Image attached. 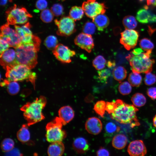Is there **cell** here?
<instances>
[{
  "label": "cell",
  "mask_w": 156,
  "mask_h": 156,
  "mask_svg": "<svg viewBox=\"0 0 156 156\" xmlns=\"http://www.w3.org/2000/svg\"><path fill=\"white\" fill-rule=\"evenodd\" d=\"M96 155L98 156H108L109 153L107 149L101 147L97 151Z\"/></svg>",
  "instance_id": "obj_47"
},
{
  "label": "cell",
  "mask_w": 156,
  "mask_h": 156,
  "mask_svg": "<svg viewBox=\"0 0 156 156\" xmlns=\"http://www.w3.org/2000/svg\"><path fill=\"white\" fill-rule=\"evenodd\" d=\"M106 65L109 68H111L115 66V63L114 61H109L106 63Z\"/></svg>",
  "instance_id": "obj_51"
},
{
  "label": "cell",
  "mask_w": 156,
  "mask_h": 156,
  "mask_svg": "<svg viewBox=\"0 0 156 156\" xmlns=\"http://www.w3.org/2000/svg\"><path fill=\"white\" fill-rule=\"evenodd\" d=\"M136 18L137 20L142 23L156 22V15L150 13L145 8L140 9L138 11Z\"/></svg>",
  "instance_id": "obj_17"
},
{
  "label": "cell",
  "mask_w": 156,
  "mask_h": 156,
  "mask_svg": "<svg viewBox=\"0 0 156 156\" xmlns=\"http://www.w3.org/2000/svg\"><path fill=\"white\" fill-rule=\"evenodd\" d=\"M82 8L86 15L92 19L99 14H104L107 8L104 3L96 0H87L83 3Z\"/></svg>",
  "instance_id": "obj_10"
},
{
  "label": "cell",
  "mask_w": 156,
  "mask_h": 156,
  "mask_svg": "<svg viewBox=\"0 0 156 156\" xmlns=\"http://www.w3.org/2000/svg\"><path fill=\"white\" fill-rule=\"evenodd\" d=\"M85 128L90 133L96 135L101 131L102 124L101 120L95 117H91L88 119L85 123Z\"/></svg>",
  "instance_id": "obj_16"
},
{
  "label": "cell",
  "mask_w": 156,
  "mask_h": 156,
  "mask_svg": "<svg viewBox=\"0 0 156 156\" xmlns=\"http://www.w3.org/2000/svg\"><path fill=\"white\" fill-rule=\"evenodd\" d=\"M14 142L10 138H5L2 141L1 147L2 151L4 152H8L12 150L14 147Z\"/></svg>",
  "instance_id": "obj_32"
},
{
  "label": "cell",
  "mask_w": 156,
  "mask_h": 156,
  "mask_svg": "<svg viewBox=\"0 0 156 156\" xmlns=\"http://www.w3.org/2000/svg\"><path fill=\"white\" fill-rule=\"evenodd\" d=\"M127 140L126 137L124 134H119L115 136L113 138L112 144L115 148L121 149L126 145Z\"/></svg>",
  "instance_id": "obj_22"
},
{
  "label": "cell",
  "mask_w": 156,
  "mask_h": 156,
  "mask_svg": "<svg viewBox=\"0 0 156 156\" xmlns=\"http://www.w3.org/2000/svg\"><path fill=\"white\" fill-rule=\"evenodd\" d=\"M151 50L134 55L131 53L126 58L129 62L132 72L139 73L151 72L155 61L151 58Z\"/></svg>",
  "instance_id": "obj_4"
},
{
  "label": "cell",
  "mask_w": 156,
  "mask_h": 156,
  "mask_svg": "<svg viewBox=\"0 0 156 156\" xmlns=\"http://www.w3.org/2000/svg\"><path fill=\"white\" fill-rule=\"evenodd\" d=\"M6 80L7 91L8 93L11 95L17 94L20 90L18 83L17 81H9L7 79Z\"/></svg>",
  "instance_id": "obj_29"
},
{
  "label": "cell",
  "mask_w": 156,
  "mask_h": 156,
  "mask_svg": "<svg viewBox=\"0 0 156 156\" xmlns=\"http://www.w3.org/2000/svg\"><path fill=\"white\" fill-rule=\"evenodd\" d=\"M5 76L9 81H29L34 85L36 78L35 73L24 64H18L11 67H7Z\"/></svg>",
  "instance_id": "obj_5"
},
{
  "label": "cell",
  "mask_w": 156,
  "mask_h": 156,
  "mask_svg": "<svg viewBox=\"0 0 156 156\" xmlns=\"http://www.w3.org/2000/svg\"><path fill=\"white\" fill-rule=\"evenodd\" d=\"M54 15L51 10L49 9H46L43 10L41 12L40 18L43 22L49 23L53 20Z\"/></svg>",
  "instance_id": "obj_34"
},
{
  "label": "cell",
  "mask_w": 156,
  "mask_h": 156,
  "mask_svg": "<svg viewBox=\"0 0 156 156\" xmlns=\"http://www.w3.org/2000/svg\"><path fill=\"white\" fill-rule=\"evenodd\" d=\"M92 19L93 22L100 31L103 30L108 26L109 23L108 18L104 14H99Z\"/></svg>",
  "instance_id": "obj_21"
},
{
  "label": "cell",
  "mask_w": 156,
  "mask_h": 156,
  "mask_svg": "<svg viewBox=\"0 0 156 156\" xmlns=\"http://www.w3.org/2000/svg\"><path fill=\"white\" fill-rule=\"evenodd\" d=\"M74 115L73 109L69 106H63L58 111L59 117L62 120L64 125L70 121L74 118Z\"/></svg>",
  "instance_id": "obj_18"
},
{
  "label": "cell",
  "mask_w": 156,
  "mask_h": 156,
  "mask_svg": "<svg viewBox=\"0 0 156 156\" xmlns=\"http://www.w3.org/2000/svg\"><path fill=\"white\" fill-rule=\"evenodd\" d=\"M115 107L113 112L110 114L111 118L123 124H130L132 127L140 125L136 112L138 109L135 106L128 104L120 99L115 102Z\"/></svg>",
  "instance_id": "obj_1"
},
{
  "label": "cell",
  "mask_w": 156,
  "mask_h": 156,
  "mask_svg": "<svg viewBox=\"0 0 156 156\" xmlns=\"http://www.w3.org/2000/svg\"><path fill=\"white\" fill-rule=\"evenodd\" d=\"M7 23L11 25L26 23L32 16L24 7H18L16 5L6 12Z\"/></svg>",
  "instance_id": "obj_7"
},
{
  "label": "cell",
  "mask_w": 156,
  "mask_h": 156,
  "mask_svg": "<svg viewBox=\"0 0 156 156\" xmlns=\"http://www.w3.org/2000/svg\"><path fill=\"white\" fill-rule=\"evenodd\" d=\"M31 27V25L29 22L26 23L25 24L21 27L22 29L26 34H33L30 29Z\"/></svg>",
  "instance_id": "obj_46"
},
{
  "label": "cell",
  "mask_w": 156,
  "mask_h": 156,
  "mask_svg": "<svg viewBox=\"0 0 156 156\" xmlns=\"http://www.w3.org/2000/svg\"><path fill=\"white\" fill-rule=\"evenodd\" d=\"M84 12L82 7L77 6L72 7L69 13V16L74 21L80 20L83 17Z\"/></svg>",
  "instance_id": "obj_24"
},
{
  "label": "cell",
  "mask_w": 156,
  "mask_h": 156,
  "mask_svg": "<svg viewBox=\"0 0 156 156\" xmlns=\"http://www.w3.org/2000/svg\"><path fill=\"white\" fill-rule=\"evenodd\" d=\"M106 105V103L101 100L97 101L94 106V109L95 112L102 117H104Z\"/></svg>",
  "instance_id": "obj_33"
},
{
  "label": "cell",
  "mask_w": 156,
  "mask_h": 156,
  "mask_svg": "<svg viewBox=\"0 0 156 156\" xmlns=\"http://www.w3.org/2000/svg\"><path fill=\"white\" fill-rule=\"evenodd\" d=\"M73 147L78 153H83L87 151L89 146L87 140L82 137L76 138L73 141Z\"/></svg>",
  "instance_id": "obj_20"
},
{
  "label": "cell",
  "mask_w": 156,
  "mask_h": 156,
  "mask_svg": "<svg viewBox=\"0 0 156 156\" xmlns=\"http://www.w3.org/2000/svg\"><path fill=\"white\" fill-rule=\"evenodd\" d=\"M75 44L88 53H90L94 46V40L91 35L84 33H80L74 39Z\"/></svg>",
  "instance_id": "obj_13"
},
{
  "label": "cell",
  "mask_w": 156,
  "mask_h": 156,
  "mask_svg": "<svg viewBox=\"0 0 156 156\" xmlns=\"http://www.w3.org/2000/svg\"><path fill=\"white\" fill-rule=\"evenodd\" d=\"M154 126L156 127V115L154 117L153 120Z\"/></svg>",
  "instance_id": "obj_53"
},
{
  "label": "cell",
  "mask_w": 156,
  "mask_h": 156,
  "mask_svg": "<svg viewBox=\"0 0 156 156\" xmlns=\"http://www.w3.org/2000/svg\"><path fill=\"white\" fill-rule=\"evenodd\" d=\"M96 26L93 22H87L83 26L82 30L83 32L91 35L94 33L96 30Z\"/></svg>",
  "instance_id": "obj_37"
},
{
  "label": "cell",
  "mask_w": 156,
  "mask_h": 156,
  "mask_svg": "<svg viewBox=\"0 0 156 156\" xmlns=\"http://www.w3.org/2000/svg\"><path fill=\"white\" fill-rule=\"evenodd\" d=\"M51 10L54 15L59 16L63 14L64 8L62 5L60 3L53 4L51 8Z\"/></svg>",
  "instance_id": "obj_39"
},
{
  "label": "cell",
  "mask_w": 156,
  "mask_h": 156,
  "mask_svg": "<svg viewBox=\"0 0 156 156\" xmlns=\"http://www.w3.org/2000/svg\"><path fill=\"white\" fill-rule=\"evenodd\" d=\"M0 64L5 69L18 64V63L15 50L8 49L0 54Z\"/></svg>",
  "instance_id": "obj_14"
},
{
  "label": "cell",
  "mask_w": 156,
  "mask_h": 156,
  "mask_svg": "<svg viewBox=\"0 0 156 156\" xmlns=\"http://www.w3.org/2000/svg\"><path fill=\"white\" fill-rule=\"evenodd\" d=\"M131 101L134 105L137 107L144 106L146 102L145 96L142 94L139 93L133 94L131 98Z\"/></svg>",
  "instance_id": "obj_27"
},
{
  "label": "cell",
  "mask_w": 156,
  "mask_h": 156,
  "mask_svg": "<svg viewBox=\"0 0 156 156\" xmlns=\"http://www.w3.org/2000/svg\"><path fill=\"white\" fill-rule=\"evenodd\" d=\"M48 3L46 0H38L36 3V7L38 10H43L46 8Z\"/></svg>",
  "instance_id": "obj_42"
},
{
  "label": "cell",
  "mask_w": 156,
  "mask_h": 156,
  "mask_svg": "<svg viewBox=\"0 0 156 156\" xmlns=\"http://www.w3.org/2000/svg\"><path fill=\"white\" fill-rule=\"evenodd\" d=\"M139 45L141 48L145 51L151 50L154 48V44L149 39L144 38L140 41Z\"/></svg>",
  "instance_id": "obj_35"
},
{
  "label": "cell",
  "mask_w": 156,
  "mask_h": 156,
  "mask_svg": "<svg viewBox=\"0 0 156 156\" xmlns=\"http://www.w3.org/2000/svg\"><path fill=\"white\" fill-rule=\"evenodd\" d=\"M147 3L148 6H156V0H147Z\"/></svg>",
  "instance_id": "obj_49"
},
{
  "label": "cell",
  "mask_w": 156,
  "mask_h": 156,
  "mask_svg": "<svg viewBox=\"0 0 156 156\" xmlns=\"http://www.w3.org/2000/svg\"><path fill=\"white\" fill-rule=\"evenodd\" d=\"M115 107V102H106L105 110L110 114L113 112Z\"/></svg>",
  "instance_id": "obj_43"
},
{
  "label": "cell",
  "mask_w": 156,
  "mask_h": 156,
  "mask_svg": "<svg viewBox=\"0 0 156 156\" xmlns=\"http://www.w3.org/2000/svg\"><path fill=\"white\" fill-rule=\"evenodd\" d=\"M98 78L103 82H106L111 75L110 71L108 69H102L98 72Z\"/></svg>",
  "instance_id": "obj_40"
},
{
  "label": "cell",
  "mask_w": 156,
  "mask_h": 156,
  "mask_svg": "<svg viewBox=\"0 0 156 156\" xmlns=\"http://www.w3.org/2000/svg\"><path fill=\"white\" fill-rule=\"evenodd\" d=\"M127 151L132 156H143L147 153L146 147L141 140H135L131 142L128 146Z\"/></svg>",
  "instance_id": "obj_15"
},
{
  "label": "cell",
  "mask_w": 156,
  "mask_h": 156,
  "mask_svg": "<svg viewBox=\"0 0 156 156\" xmlns=\"http://www.w3.org/2000/svg\"><path fill=\"white\" fill-rule=\"evenodd\" d=\"M53 51L56 59L65 63H70L72 57L76 54L75 51L61 44H58Z\"/></svg>",
  "instance_id": "obj_12"
},
{
  "label": "cell",
  "mask_w": 156,
  "mask_h": 156,
  "mask_svg": "<svg viewBox=\"0 0 156 156\" xmlns=\"http://www.w3.org/2000/svg\"><path fill=\"white\" fill-rule=\"evenodd\" d=\"M54 22L58 27L57 34L58 35L68 36L76 31L74 21L69 16L62 17L59 20L56 19Z\"/></svg>",
  "instance_id": "obj_8"
},
{
  "label": "cell",
  "mask_w": 156,
  "mask_h": 156,
  "mask_svg": "<svg viewBox=\"0 0 156 156\" xmlns=\"http://www.w3.org/2000/svg\"><path fill=\"white\" fill-rule=\"evenodd\" d=\"M146 93L147 95L152 99H156V87L149 88L147 89Z\"/></svg>",
  "instance_id": "obj_44"
},
{
  "label": "cell",
  "mask_w": 156,
  "mask_h": 156,
  "mask_svg": "<svg viewBox=\"0 0 156 156\" xmlns=\"http://www.w3.org/2000/svg\"><path fill=\"white\" fill-rule=\"evenodd\" d=\"M156 81L155 75L151 72L146 73L144 78L145 83L147 85L150 86L154 84Z\"/></svg>",
  "instance_id": "obj_41"
},
{
  "label": "cell",
  "mask_w": 156,
  "mask_h": 156,
  "mask_svg": "<svg viewBox=\"0 0 156 156\" xmlns=\"http://www.w3.org/2000/svg\"><path fill=\"white\" fill-rule=\"evenodd\" d=\"M128 81L131 86L133 87H138L141 84L142 77L139 73L132 72L129 75Z\"/></svg>",
  "instance_id": "obj_28"
},
{
  "label": "cell",
  "mask_w": 156,
  "mask_h": 156,
  "mask_svg": "<svg viewBox=\"0 0 156 156\" xmlns=\"http://www.w3.org/2000/svg\"><path fill=\"white\" fill-rule=\"evenodd\" d=\"M112 74L114 79L117 81H121L126 78L127 71L123 67L119 66L114 69Z\"/></svg>",
  "instance_id": "obj_25"
},
{
  "label": "cell",
  "mask_w": 156,
  "mask_h": 156,
  "mask_svg": "<svg viewBox=\"0 0 156 156\" xmlns=\"http://www.w3.org/2000/svg\"><path fill=\"white\" fill-rule=\"evenodd\" d=\"M27 124H23L16 134L18 140L23 143L27 142L30 138V134L28 129Z\"/></svg>",
  "instance_id": "obj_23"
},
{
  "label": "cell",
  "mask_w": 156,
  "mask_h": 156,
  "mask_svg": "<svg viewBox=\"0 0 156 156\" xmlns=\"http://www.w3.org/2000/svg\"><path fill=\"white\" fill-rule=\"evenodd\" d=\"M143 51L141 48H137L134 49L131 52L133 55H137L140 54Z\"/></svg>",
  "instance_id": "obj_48"
},
{
  "label": "cell",
  "mask_w": 156,
  "mask_h": 156,
  "mask_svg": "<svg viewBox=\"0 0 156 156\" xmlns=\"http://www.w3.org/2000/svg\"><path fill=\"white\" fill-rule=\"evenodd\" d=\"M119 127L117 126L112 122H109L107 123L105 127V130L106 133L109 134H113L120 130Z\"/></svg>",
  "instance_id": "obj_38"
},
{
  "label": "cell",
  "mask_w": 156,
  "mask_h": 156,
  "mask_svg": "<svg viewBox=\"0 0 156 156\" xmlns=\"http://www.w3.org/2000/svg\"><path fill=\"white\" fill-rule=\"evenodd\" d=\"M47 103L46 98L43 96L37 98L32 102H28L22 106L20 110L23 112V115L30 126L45 118L42 110Z\"/></svg>",
  "instance_id": "obj_2"
},
{
  "label": "cell",
  "mask_w": 156,
  "mask_h": 156,
  "mask_svg": "<svg viewBox=\"0 0 156 156\" xmlns=\"http://www.w3.org/2000/svg\"><path fill=\"white\" fill-rule=\"evenodd\" d=\"M8 0H0V5L2 6H4L7 4Z\"/></svg>",
  "instance_id": "obj_52"
},
{
  "label": "cell",
  "mask_w": 156,
  "mask_h": 156,
  "mask_svg": "<svg viewBox=\"0 0 156 156\" xmlns=\"http://www.w3.org/2000/svg\"><path fill=\"white\" fill-rule=\"evenodd\" d=\"M139 36L138 32L133 29H126L121 33L120 43L129 50L137 45Z\"/></svg>",
  "instance_id": "obj_11"
},
{
  "label": "cell",
  "mask_w": 156,
  "mask_h": 156,
  "mask_svg": "<svg viewBox=\"0 0 156 156\" xmlns=\"http://www.w3.org/2000/svg\"><path fill=\"white\" fill-rule=\"evenodd\" d=\"M39 47L33 43H21L15 49L17 60L18 64L26 65L30 69L37 63V51Z\"/></svg>",
  "instance_id": "obj_3"
},
{
  "label": "cell",
  "mask_w": 156,
  "mask_h": 156,
  "mask_svg": "<svg viewBox=\"0 0 156 156\" xmlns=\"http://www.w3.org/2000/svg\"><path fill=\"white\" fill-rule=\"evenodd\" d=\"M106 63L105 59L101 55L97 56L92 61L93 66L98 70L103 69L105 67Z\"/></svg>",
  "instance_id": "obj_30"
},
{
  "label": "cell",
  "mask_w": 156,
  "mask_h": 156,
  "mask_svg": "<svg viewBox=\"0 0 156 156\" xmlns=\"http://www.w3.org/2000/svg\"><path fill=\"white\" fill-rule=\"evenodd\" d=\"M13 149L10 151V154H13L12 155H21V153L19 152L17 150V149H15L13 150Z\"/></svg>",
  "instance_id": "obj_50"
},
{
  "label": "cell",
  "mask_w": 156,
  "mask_h": 156,
  "mask_svg": "<svg viewBox=\"0 0 156 156\" xmlns=\"http://www.w3.org/2000/svg\"><path fill=\"white\" fill-rule=\"evenodd\" d=\"M8 23L1 27L0 38L6 41L10 47L15 49L21 43V37L16 31L11 28Z\"/></svg>",
  "instance_id": "obj_9"
},
{
  "label": "cell",
  "mask_w": 156,
  "mask_h": 156,
  "mask_svg": "<svg viewBox=\"0 0 156 156\" xmlns=\"http://www.w3.org/2000/svg\"><path fill=\"white\" fill-rule=\"evenodd\" d=\"M64 151V144L61 141L51 143L49 146L47 153L49 156H60L63 153Z\"/></svg>",
  "instance_id": "obj_19"
},
{
  "label": "cell",
  "mask_w": 156,
  "mask_h": 156,
  "mask_svg": "<svg viewBox=\"0 0 156 156\" xmlns=\"http://www.w3.org/2000/svg\"><path fill=\"white\" fill-rule=\"evenodd\" d=\"M0 54L10 47L8 43L6 41L0 38Z\"/></svg>",
  "instance_id": "obj_45"
},
{
  "label": "cell",
  "mask_w": 156,
  "mask_h": 156,
  "mask_svg": "<svg viewBox=\"0 0 156 156\" xmlns=\"http://www.w3.org/2000/svg\"><path fill=\"white\" fill-rule=\"evenodd\" d=\"M130 84L127 81L121 83L118 87V90L123 95L129 94L131 92L132 88Z\"/></svg>",
  "instance_id": "obj_36"
},
{
  "label": "cell",
  "mask_w": 156,
  "mask_h": 156,
  "mask_svg": "<svg viewBox=\"0 0 156 156\" xmlns=\"http://www.w3.org/2000/svg\"><path fill=\"white\" fill-rule=\"evenodd\" d=\"M58 43L57 38L53 35L47 36L44 42V44L46 47L48 49L53 51L58 44Z\"/></svg>",
  "instance_id": "obj_31"
},
{
  "label": "cell",
  "mask_w": 156,
  "mask_h": 156,
  "mask_svg": "<svg viewBox=\"0 0 156 156\" xmlns=\"http://www.w3.org/2000/svg\"><path fill=\"white\" fill-rule=\"evenodd\" d=\"M63 125V122L59 117H56L47 124L46 137L48 142H62L66 138V133L62 129Z\"/></svg>",
  "instance_id": "obj_6"
},
{
  "label": "cell",
  "mask_w": 156,
  "mask_h": 156,
  "mask_svg": "<svg viewBox=\"0 0 156 156\" xmlns=\"http://www.w3.org/2000/svg\"><path fill=\"white\" fill-rule=\"evenodd\" d=\"M122 23L126 29H133L135 28L137 25V22L133 16L128 15L124 18Z\"/></svg>",
  "instance_id": "obj_26"
}]
</instances>
